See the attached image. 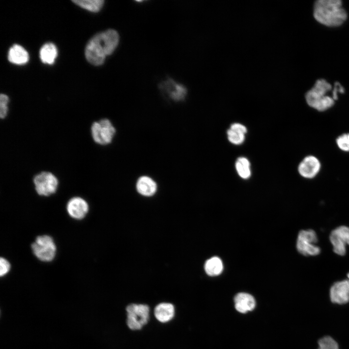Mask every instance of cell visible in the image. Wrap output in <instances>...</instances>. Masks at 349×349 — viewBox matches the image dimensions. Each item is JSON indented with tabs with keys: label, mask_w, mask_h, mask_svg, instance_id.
<instances>
[{
	"label": "cell",
	"mask_w": 349,
	"mask_h": 349,
	"mask_svg": "<svg viewBox=\"0 0 349 349\" xmlns=\"http://www.w3.org/2000/svg\"><path fill=\"white\" fill-rule=\"evenodd\" d=\"M119 40L118 32L112 29L95 35L90 40L85 48L87 60L93 65H101L106 57L114 51Z\"/></svg>",
	"instance_id": "obj_1"
},
{
	"label": "cell",
	"mask_w": 349,
	"mask_h": 349,
	"mask_svg": "<svg viewBox=\"0 0 349 349\" xmlns=\"http://www.w3.org/2000/svg\"><path fill=\"white\" fill-rule=\"evenodd\" d=\"M314 16L324 25L337 26L346 20L347 14L340 0H318L314 4Z\"/></svg>",
	"instance_id": "obj_2"
},
{
	"label": "cell",
	"mask_w": 349,
	"mask_h": 349,
	"mask_svg": "<svg viewBox=\"0 0 349 349\" xmlns=\"http://www.w3.org/2000/svg\"><path fill=\"white\" fill-rule=\"evenodd\" d=\"M331 89V85L326 80H317L313 87L306 94L308 105L318 111H324L331 108L334 104V100L326 94Z\"/></svg>",
	"instance_id": "obj_3"
},
{
	"label": "cell",
	"mask_w": 349,
	"mask_h": 349,
	"mask_svg": "<svg viewBox=\"0 0 349 349\" xmlns=\"http://www.w3.org/2000/svg\"><path fill=\"white\" fill-rule=\"evenodd\" d=\"M116 132L115 127L108 119L103 118L94 122L91 127V134L94 141L101 145L111 143Z\"/></svg>",
	"instance_id": "obj_4"
},
{
	"label": "cell",
	"mask_w": 349,
	"mask_h": 349,
	"mask_svg": "<svg viewBox=\"0 0 349 349\" xmlns=\"http://www.w3.org/2000/svg\"><path fill=\"white\" fill-rule=\"evenodd\" d=\"M127 324L132 330H140L147 324L150 309L146 304L131 303L126 307Z\"/></svg>",
	"instance_id": "obj_5"
},
{
	"label": "cell",
	"mask_w": 349,
	"mask_h": 349,
	"mask_svg": "<svg viewBox=\"0 0 349 349\" xmlns=\"http://www.w3.org/2000/svg\"><path fill=\"white\" fill-rule=\"evenodd\" d=\"M35 256L43 262L51 261L55 257L56 246L53 238L48 235L37 237L32 244Z\"/></svg>",
	"instance_id": "obj_6"
},
{
	"label": "cell",
	"mask_w": 349,
	"mask_h": 349,
	"mask_svg": "<svg viewBox=\"0 0 349 349\" xmlns=\"http://www.w3.org/2000/svg\"><path fill=\"white\" fill-rule=\"evenodd\" d=\"M33 183L37 193L43 196H48L56 192L59 181L52 173L41 172L36 174L33 178Z\"/></svg>",
	"instance_id": "obj_7"
},
{
	"label": "cell",
	"mask_w": 349,
	"mask_h": 349,
	"mask_svg": "<svg viewBox=\"0 0 349 349\" xmlns=\"http://www.w3.org/2000/svg\"><path fill=\"white\" fill-rule=\"evenodd\" d=\"M317 242V236L313 230H302L298 234L297 249L300 253L304 256L317 255L320 252L319 247L314 245Z\"/></svg>",
	"instance_id": "obj_8"
},
{
	"label": "cell",
	"mask_w": 349,
	"mask_h": 349,
	"mask_svg": "<svg viewBox=\"0 0 349 349\" xmlns=\"http://www.w3.org/2000/svg\"><path fill=\"white\" fill-rule=\"evenodd\" d=\"M331 242L333 246V251L340 255L346 254L345 245H349V227L340 226L333 230L330 235Z\"/></svg>",
	"instance_id": "obj_9"
},
{
	"label": "cell",
	"mask_w": 349,
	"mask_h": 349,
	"mask_svg": "<svg viewBox=\"0 0 349 349\" xmlns=\"http://www.w3.org/2000/svg\"><path fill=\"white\" fill-rule=\"evenodd\" d=\"M331 301L339 305L349 302V280L334 283L330 289Z\"/></svg>",
	"instance_id": "obj_10"
},
{
	"label": "cell",
	"mask_w": 349,
	"mask_h": 349,
	"mask_svg": "<svg viewBox=\"0 0 349 349\" xmlns=\"http://www.w3.org/2000/svg\"><path fill=\"white\" fill-rule=\"evenodd\" d=\"M69 215L76 220L84 218L89 211V205L83 198L76 196L71 198L66 204Z\"/></svg>",
	"instance_id": "obj_11"
},
{
	"label": "cell",
	"mask_w": 349,
	"mask_h": 349,
	"mask_svg": "<svg viewBox=\"0 0 349 349\" xmlns=\"http://www.w3.org/2000/svg\"><path fill=\"white\" fill-rule=\"evenodd\" d=\"M320 167V163L316 157L308 156L299 164L298 172L304 178H312L318 174Z\"/></svg>",
	"instance_id": "obj_12"
},
{
	"label": "cell",
	"mask_w": 349,
	"mask_h": 349,
	"mask_svg": "<svg viewBox=\"0 0 349 349\" xmlns=\"http://www.w3.org/2000/svg\"><path fill=\"white\" fill-rule=\"evenodd\" d=\"M136 189L141 195L145 197H151L157 192L158 185L156 182L151 177L143 175L137 179Z\"/></svg>",
	"instance_id": "obj_13"
},
{
	"label": "cell",
	"mask_w": 349,
	"mask_h": 349,
	"mask_svg": "<svg viewBox=\"0 0 349 349\" xmlns=\"http://www.w3.org/2000/svg\"><path fill=\"white\" fill-rule=\"evenodd\" d=\"M236 309L241 313H246L253 310L255 306L254 298L247 293L241 292L237 294L234 298Z\"/></svg>",
	"instance_id": "obj_14"
},
{
	"label": "cell",
	"mask_w": 349,
	"mask_h": 349,
	"mask_svg": "<svg viewBox=\"0 0 349 349\" xmlns=\"http://www.w3.org/2000/svg\"><path fill=\"white\" fill-rule=\"evenodd\" d=\"M247 132V129L244 125L238 123H233L227 131V139L231 143L240 145L244 143Z\"/></svg>",
	"instance_id": "obj_15"
},
{
	"label": "cell",
	"mask_w": 349,
	"mask_h": 349,
	"mask_svg": "<svg viewBox=\"0 0 349 349\" xmlns=\"http://www.w3.org/2000/svg\"><path fill=\"white\" fill-rule=\"evenodd\" d=\"M175 309L174 305L169 302L158 304L154 309V315L156 319L161 323H166L172 320L174 316Z\"/></svg>",
	"instance_id": "obj_16"
},
{
	"label": "cell",
	"mask_w": 349,
	"mask_h": 349,
	"mask_svg": "<svg viewBox=\"0 0 349 349\" xmlns=\"http://www.w3.org/2000/svg\"><path fill=\"white\" fill-rule=\"evenodd\" d=\"M162 86L167 89L170 97L174 101L183 100L186 96L187 89L183 85L176 83L172 79H169L162 84Z\"/></svg>",
	"instance_id": "obj_17"
},
{
	"label": "cell",
	"mask_w": 349,
	"mask_h": 349,
	"mask_svg": "<svg viewBox=\"0 0 349 349\" xmlns=\"http://www.w3.org/2000/svg\"><path fill=\"white\" fill-rule=\"evenodd\" d=\"M8 58L12 63L23 64L28 61L29 54L22 47L16 44L10 48Z\"/></svg>",
	"instance_id": "obj_18"
},
{
	"label": "cell",
	"mask_w": 349,
	"mask_h": 349,
	"mask_svg": "<svg viewBox=\"0 0 349 349\" xmlns=\"http://www.w3.org/2000/svg\"><path fill=\"white\" fill-rule=\"evenodd\" d=\"M57 56V48L52 43H46L40 49V57L44 63L49 64H52Z\"/></svg>",
	"instance_id": "obj_19"
},
{
	"label": "cell",
	"mask_w": 349,
	"mask_h": 349,
	"mask_svg": "<svg viewBox=\"0 0 349 349\" xmlns=\"http://www.w3.org/2000/svg\"><path fill=\"white\" fill-rule=\"evenodd\" d=\"M235 168L238 175L241 178L247 179L251 176V164L247 158L244 157L238 158L235 162Z\"/></svg>",
	"instance_id": "obj_20"
},
{
	"label": "cell",
	"mask_w": 349,
	"mask_h": 349,
	"mask_svg": "<svg viewBox=\"0 0 349 349\" xmlns=\"http://www.w3.org/2000/svg\"><path fill=\"white\" fill-rule=\"evenodd\" d=\"M206 272L209 276H217L221 273L223 270V265L221 259L217 256L212 257L206 262L205 264Z\"/></svg>",
	"instance_id": "obj_21"
},
{
	"label": "cell",
	"mask_w": 349,
	"mask_h": 349,
	"mask_svg": "<svg viewBox=\"0 0 349 349\" xmlns=\"http://www.w3.org/2000/svg\"><path fill=\"white\" fill-rule=\"evenodd\" d=\"M72 1L78 6L93 12L99 11L104 2L103 0H74Z\"/></svg>",
	"instance_id": "obj_22"
},
{
	"label": "cell",
	"mask_w": 349,
	"mask_h": 349,
	"mask_svg": "<svg viewBox=\"0 0 349 349\" xmlns=\"http://www.w3.org/2000/svg\"><path fill=\"white\" fill-rule=\"evenodd\" d=\"M317 349H339L337 342L330 336H325L318 341Z\"/></svg>",
	"instance_id": "obj_23"
},
{
	"label": "cell",
	"mask_w": 349,
	"mask_h": 349,
	"mask_svg": "<svg viewBox=\"0 0 349 349\" xmlns=\"http://www.w3.org/2000/svg\"><path fill=\"white\" fill-rule=\"evenodd\" d=\"M336 143L341 150L349 151V133H345L339 136L336 139Z\"/></svg>",
	"instance_id": "obj_24"
},
{
	"label": "cell",
	"mask_w": 349,
	"mask_h": 349,
	"mask_svg": "<svg viewBox=\"0 0 349 349\" xmlns=\"http://www.w3.org/2000/svg\"><path fill=\"white\" fill-rule=\"evenodd\" d=\"M9 98L7 95L4 94H0V117L1 119H4L8 113V103Z\"/></svg>",
	"instance_id": "obj_25"
},
{
	"label": "cell",
	"mask_w": 349,
	"mask_h": 349,
	"mask_svg": "<svg viewBox=\"0 0 349 349\" xmlns=\"http://www.w3.org/2000/svg\"><path fill=\"white\" fill-rule=\"evenodd\" d=\"M0 275L1 277L7 274L11 268V265L9 262L3 257L0 258Z\"/></svg>",
	"instance_id": "obj_26"
},
{
	"label": "cell",
	"mask_w": 349,
	"mask_h": 349,
	"mask_svg": "<svg viewBox=\"0 0 349 349\" xmlns=\"http://www.w3.org/2000/svg\"><path fill=\"white\" fill-rule=\"evenodd\" d=\"M338 92L343 93L344 92V89L342 86L338 82H336L334 83V87L333 92L332 98L334 100L337 99Z\"/></svg>",
	"instance_id": "obj_27"
},
{
	"label": "cell",
	"mask_w": 349,
	"mask_h": 349,
	"mask_svg": "<svg viewBox=\"0 0 349 349\" xmlns=\"http://www.w3.org/2000/svg\"><path fill=\"white\" fill-rule=\"evenodd\" d=\"M347 276H348V278H349V272L348 274H347Z\"/></svg>",
	"instance_id": "obj_28"
}]
</instances>
